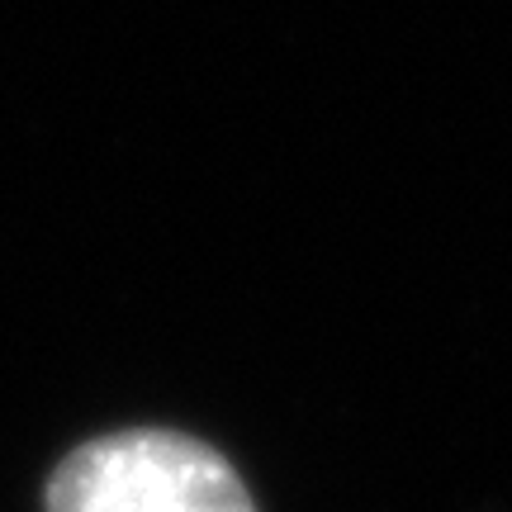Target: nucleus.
Instances as JSON below:
<instances>
[{
	"instance_id": "nucleus-1",
	"label": "nucleus",
	"mask_w": 512,
	"mask_h": 512,
	"mask_svg": "<svg viewBox=\"0 0 512 512\" xmlns=\"http://www.w3.org/2000/svg\"><path fill=\"white\" fill-rule=\"evenodd\" d=\"M48 512H252L242 479L176 432H119L57 465Z\"/></svg>"
}]
</instances>
